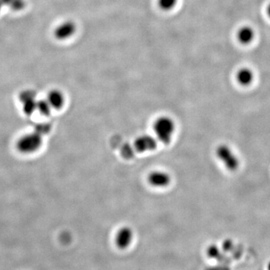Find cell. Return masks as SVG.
Here are the masks:
<instances>
[{
    "label": "cell",
    "instance_id": "18",
    "mask_svg": "<svg viewBox=\"0 0 270 270\" xmlns=\"http://www.w3.org/2000/svg\"><path fill=\"white\" fill-rule=\"evenodd\" d=\"M206 270H229V269L225 267H209Z\"/></svg>",
    "mask_w": 270,
    "mask_h": 270
},
{
    "label": "cell",
    "instance_id": "2",
    "mask_svg": "<svg viewBox=\"0 0 270 270\" xmlns=\"http://www.w3.org/2000/svg\"><path fill=\"white\" fill-rule=\"evenodd\" d=\"M216 154L227 170L236 171L239 168V159L229 146L225 144L218 146L216 149Z\"/></svg>",
    "mask_w": 270,
    "mask_h": 270
},
{
    "label": "cell",
    "instance_id": "20",
    "mask_svg": "<svg viewBox=\"0 0 270 270\" xmlns=\"http://www.w3.org/2000/svg\"><path fill=\"white\" fill-rule=\"evenodd\" d=\"M267 13H268L269 16L270 17V4L269 5L268 8H267Z\"/></svg>",
    "mask_w": 270,
    "mask_h": 270
},
{
    "label": "cell",
    "instance_id": "3",
    "mask_svg": "<svg viewBox=\"0 0 270 270\" xmlns=\"http://www.w3.org/2000/svg\"><path fill=\"white\" fill-rule=\"evenodd\" d=\"M42 144V135L35 131L20 138L17 142V149L21 153H31L39 150Z\"/></svg>",
    "mask_w": 270,
    "mask_h": 270
},
{
    "label": "cell",
    "instance_id": "9",
    "mask_svg": "<svg viewBox=\"0 0 270 270\" xmlns=\"http://www.w3.org/2000/svg\"><path fill=\"white\" fill-rule=\"evenodd\" d=\"M236 80L242 86H249L253 82V71L249 68H242L236 74Z\"/></svg>",
    "mask_w": 270,
    "mask_h": 270
},
{
    "label": "cell",
    "instance_id": "1",
    "mask_svg": "<svg viewBox=\"0 0 270 270\" xmlns=\"http://www.w3.org/2000/svg\"><path fill=\"white\" fill-rule=\"evenodd\" d=\"M153 130L159 141L163 144H169L175 131L174 121L169 116H160L155 121Z\"/></svg>",
    "mask_w": 270,
    "mask_h": 270
},
{
    "label": "cell",
    "instance_id": "13",
    "mask_svg": "<svg viewBox=\"0 0 270 270\" xmlns=\"http://www.w3.org/2000/svg\"><path fill=\"white\" fill-rule=\"evenodd\" d=\"M207 255L212 259H218L221 257V250L216 245H211L209 246L207 251Z\"/></svg>",
    "mask_w": 270,
    "mask_h": 270
},
{
    "label": "cell",
    "instance_id": "22",
    "mask_svg": "<svg viewBox=\"0 0 270 270\" xmlns=\"http://www.w3.org/2000/svg\"><path fill=\"white\" fill-rule=\"evenodd\" d=\"M2 3L1 2V1H0V8H1V7H2Z\"/></svg>",
    "mask_w": 270,
    "mask_h": 270
},
{
    "label": "cell",
    "instance_id": "11",
    "mask_svg": "<svg viewBox=\"0 0 270 270\" xmlns=\"http://www.w3.org/2000/svg\"><path fill=\"white\" fill-rule=\"evenodd\" d=\"M51 109L52 108L48 100H42L37 102V110H39L42 115L48 116L51 113Z\"/></svg>",
    "mask_w": 270,
    "mask_h": 270
},
{
    "label": "cell",
    "instance_id": "6",
    "mask_svg": "<svg viewBox=\"0 0 270 270\" xmlns=\"http://www.w3.org/2000/svg\"><path fill=\"white\" fill-rule=\"evenodd\" d=\"M134 147L136 151L139 152V153L153 151L157 147L156 138L147 135V134L141 135L134 141Z\"/></svg>",
    "mask_w": 270,
    "mask_h": 270
},
{
    "label": "cell",
    "instance_id": "19",
    "mask_svg": "<svg viewBox=\"0 0 270 270\" xmlns=\"http://www.w3.org/2000/svg\"><path fill=\"white\" fill-rule=\"evenodd\" d=\"M2 4H6V5H11L14 0H0Z\"/></svg>",
    "mask_w": 270,
    "mask_h": 270
},
{
    "label": "cell",
    "instance_id": "15",
    "mask_svg": "<svg viewBox=\"0 0 270 270\" xmlns=\"http://www.w3.org/2000/svg\"><path fill=\"white\" fill-rule=\"evenodd\" d=\"M35 97H36V94L34 92L31 91V90H26V91L23 92L20 96V100L23 103L28 102V101L34 100Z\"/></svg>",
    "mask_w": 270,
    "mask_h": 270
},
{
    "label": "cell",
    "instance_id": "8",
    "mask_svg": "<svg viewBox=\"0 0 270 270\" xmlns=\"http://www.w3.org/2000/svg\"><path fill=\"white\" fill-rule=\"evenodd\" d=\"M47 100L49 102L51 108L54 109H59L63 106L64 103H65V97H64L62 92L56 90L50 92Z\"/></svg>",
    "mask_w": 270,
    "mask_h": 270
},
{
    "label": "cell",
    "instance_id": "10",
    "mask_svg": "<svg viewBox=\"0 0 270 270\" xmlns=\"http://www.w3.org/2000/svg\"><path fill=\"white\" fill-rule=\"evenodd\" d=\"M255 38V31L250 26H243L237 33V39L242 44L251 43Z\"/></svg>",
    "mask_w": 270,
    "mask_h": 270
},
{
    "label": "cell",
    "instance_id": "21",
    "mask_svg": "<svg viewBox=\"0 0 270 270\" xmlns=\"http://www.w3.org/2000/svg\"><path fill=\"white\" fill-rule=\"evenodd\" d=\"M267 270H270V261L269 262L268 266H267Z\"/></svg>",
    "mask_w": 270,
    "mask_h": 270
},
{
    "label": "cell",
    "instance_id": "14",
    "mask_svg": "<svg viewBox=\"0 0 270 270\" xmlns=\"http://www.w3.org/2000/svg\"><path fill=\"white\" fill-rule=\"evenodd\" d=\"M23 110L26 114L31 115L35 110H37V102L34 100L23 102Z\"/></svg>",
    "mask_w": 270,
    "mask_h": 270
},
{
    "label": "cell",
    "instance_id": "16",
    "mask_svg": "<svg viewBox=\"0 0 270 270\" xmlns=\"http://www.w3.org/2000/svg\"><path fill=\"white\" fill-rule=\"evenodd\" d=\"M50 130V126L48 125H41L37 127V129L36 130V132L39 133V134H45L48 132Z\"/></svg>",
    "mask_w": 270,
    "mask_h": 270
},
{
    "label": "cell",
    "instance_id": "4",
    "mask_svg": "<svg viewBox=\"0 0 270 270\" xmlns=\"http://www.w3.org/2000/svg\"><path fill=\"white\" fill-rule=\"evenodd\" d=\"M170 176L162 170H155L148 175L147 181L152 186L156 188H164L167 186L170 182Z\"/></svg>",
    "mask_w": 270,
    "mask_h": 270
},
{
    "label": "cell",
    "instance_id": "7",
    "mask_svg": "<svg viewBox=\"0 0 270 270\" xmlns=\"http://www.w3.org/2000/svg\"><path fill=\"white\" fill-rule=\"evenodd\" d=\"M76 32V25L72 21H65L61 23L55 30V36L59 40H65L71 37Z\"/></svg>",
    "mask_w": 270,
    "mask_h": 270
},
{
    "label": "cell",
    "instance_id": "12",
    "mask_svg": "<svg viewBox=\"0 0 270 270\" xmlns=\"http://www.w3.org/2000/svg\"><path fill=\"white\" fill-rule=\"evenodd\" d=\"M177 1L178 0H159L158 3L162 10L169 11L174 8L175 5L177 3Z\"/></svg>",
    "mask_w": 270,
    "mask_h": 270
},
{
    "label": "cell",
    "instance_id": "5",
    "mask_svg": "<svg viewBox=\"0 0 270 270\" xmlns=\"http://www.w3.org/2000/svg\"><path fill=\"white\" fill-rule=\"evenodd\" d=\"M134 233L132 230L128 227H122L118 230L115 236V243L120 249H125L132 242Z\"/></svg>",
    "mask_w": 270,
    "mask_h": 270
},
{
    "label": "cell",
    "instance_id": "17",
    "mask_svg": "<svg viewBox=\"0 0 270 270\" xmlns=\"http://www.w3.org/2000/svg\"><path fill=\"white\" fill-rule=\"evenodd\" d=\"M233 242H232L230 239H227V240L224 241L223 242V249H224L225 252H229V251L233 249Z\"/></svg>",
    "mask_w": 270,
    "mask_h": 270
}]
</instances>
